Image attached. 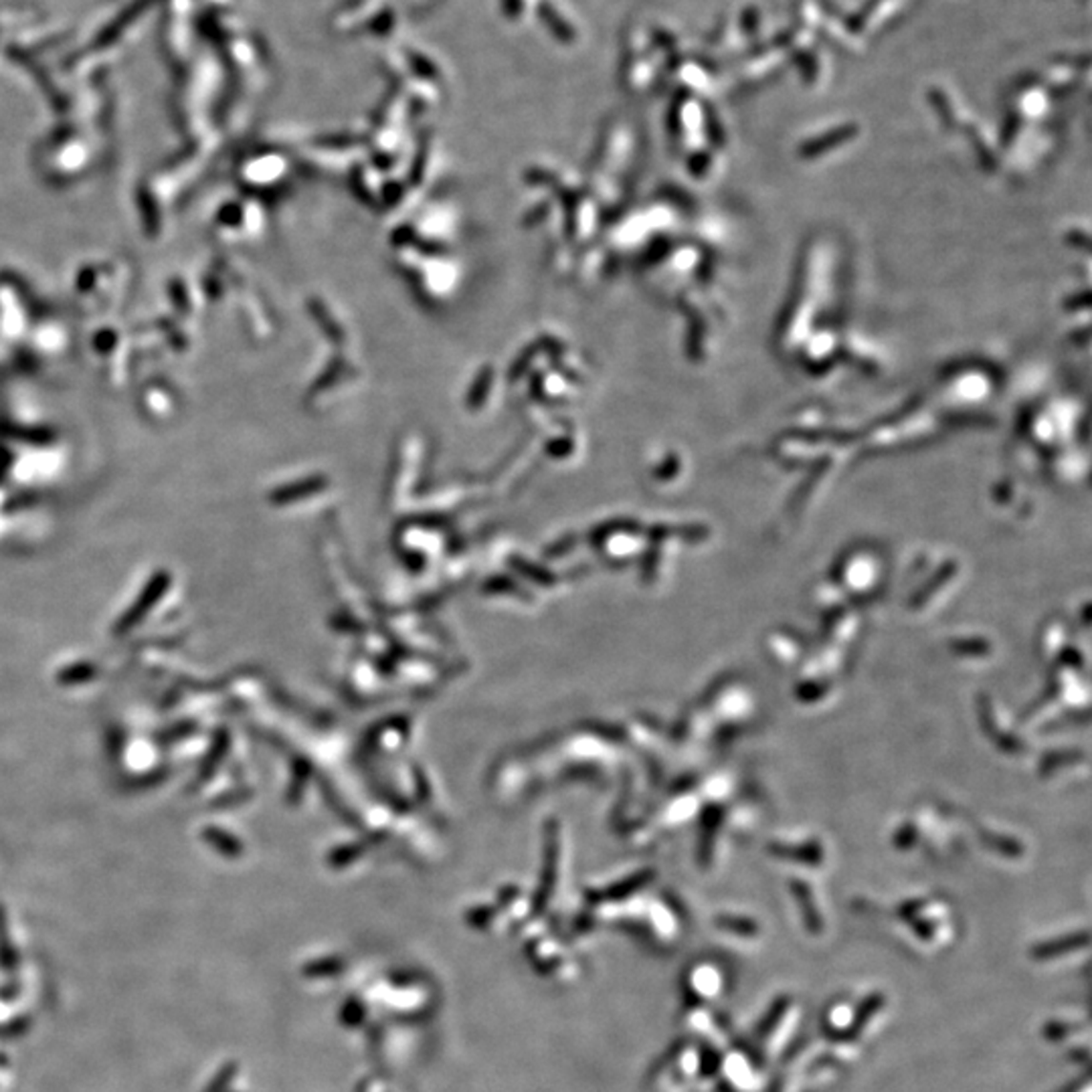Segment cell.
<instances>
[{
  "label": "cell",
  "instance_id": "ba28073f",
  "mask_svg": "<svg viewBox=\"0 0 1092 1092\" xmlns=\"http://www.w3.org/2000/svg\"><path fill=\"white\" fill-rule=\"evenodd\" d=\"M795 892H797V896H799V904H801V907H804V911H806V923H808L809 931H811V933H822V920H819V914H815V911H813V907H811V900H809L808 891L804 889V886H801V889H797V886H795Z\"/></svg>",
  "mask_w": 1092,
  "mask_h": 1092
},
{
  "label": "cell",
  "instance_id": "8992f818",
  "mask_svg": "<svg viewBox=\"0 0 1092 1092\" xmlns=\"http://www.w3.org/2000/svg\"><path fill=\"white\" fill-rule=\"evenodd\" d=\"M193 732H197V723L186 721V723H178V724H173L170 728L162 730L157 741L162 745H173V743H178L182 739H189Z\"/></svg>",
  "mask_w": 1092,
  "mask_h": 1092
},
{
  "label": "cell",
  "instance_id": "3957f363",
  "mask_svg": "<svg viewBox=\"0 0 1092 1092\" xmlns=\"http://www.w3.org/2000/svg\"><path fill=\"white\" fill-rule=\"evenodd\" d=\"M227 745H229L227 732H225V730L217 732L215 739H213V745H211V748H209V755L204 757V759L200 761V765H199V773H197L195 785H200L202 781H207V779L215 773L219 763L223 761V757H225V753H227Z\"/></svg>",
  "mask_w": 1092,
  "mask_h": 1092
},
{
  "label": "cell",
  "instance_id": "52a82bcc",
  "mask_svg": "<svg viewBox=\"0 0 1092 1092\" xmlns=\"http://www.w3.org/2000/svg\"><path fill=\"white\" fill-rule=\"evenodd\" d=\"M719 927H723L728 933H735L741 936H755L757 934V925L750 923L746 918H730V916H721L719 918Z\"/></svg>",
  "mask_w": 1092,
  "mask_h": 1092
},
{
  "label": "cell",
  "instance_id": "30bf717a",
  "mask_svg": "<svg viewBox=\"0 0 1092 1092\" xmlns=\"http://www.w3.org/2000/svg\"><path fill=\"white\" fill-rule=\"evenodd\" d=\"M788 1005H789V999H779V1001L775 1003V1008L769 1012V1016H766V1018L761 1021V1028H759V1034H761V1036L773 1030L775 1023L781 1019L783 1012L788 1010Z\"/></svg>",
  "mask_w": 1092,
  "mask_h": 1092
},
{
  "label": "cell",
  "instance_id": "277c9868",
  "mask_svg": "<svg viewBox=\"0 0 1092 1092\" xmlns=\"http://www.w3.org/2000/svg\"><path fill=\"white\" fill-rule=\"evenodd\" d=\"M97 678V668L90 662H77V663H70L67 668H63L57 676V682L61 686H79V684H88V682Z\"/></svg>",
  "mask_w": 1092,
  "mask_h": 1092
},
{
  "label": "cell",
  "instance_id": "7a4b0ae2",
  "mask_svg": "<svg viewBox=\"0 0 1092 1092\" xmlns=\"http://www.w3.org/2000/svg\"><path fill=\"white\" fill-rule=\"evenodd\" d=\"M1086 945H1088V934H1086V933H1082V934H1070V936H1064V938H1054V941L1036 945L1034 951H1032V955H1034L1036 959H1052V957H1058V955L1070 953V951H1074V949H1082V947H1086Z\"/></svg>",
  "mask_w": 1092,
  "mask_h": 1092
},
{
  "label": "cell",
  "instance_id": "8fae6325",
  "mask_svg": "<svg viewBox=\"0 0 1092 1092\" xmlns=\"http://www.w3.org/2000/svg\"><path fill=\"white\" fill-rule=\"evenodd\" d=\"M1072 1032H1079V1026H1072V1023H1050L1044 1030V1036L1048 1040H1058V1038H1064Z\"/></svg>",
  "mask_w": 1092,
  "mask_h": 1092
},
{
  "label": "cell",
  "instance_id": "9c48e42d",
  "mask_svg": "<svg viewBox=\"0 0 1092 1092\" xmlns=\"http://www.w3.org/2000/svg\"><path fill=\"white\" fill-rule=\"evenodd\" d=\"M880 1005H884V998H882L880 994H874L872 998H868V999L862 1003V1008L858 1010V1014H856V1018H854V1032L862 1030L864 1023L874 1016V1012L880 1008Z\"/></svg>",
  "mask_w": 1092,
  "mask_h": 1092
},
{
  "label": "cell",
  "instance_id": "5b68a950",
  "mask_svg": "<svg viewBox=\"0 0 1092 1092\" xmlns=\"http://www.w3.org/2000/svg\"><path fill=\"white\" fill-rule=\"evenodd\" d=\"M202 840L211 844L217 851L225 856H237L239 854V842L225 831V830H219V828H204L202 830Z\"/></svg>",
  "mask_w": 1092,
  "mask_h": 1092
},
{
  "label": "cell",
  "instance_id": "6da1fadb",
  "mask_svg": "<svg viewBox=\"0 0 1092 1092\" xmlns=\"http://www.w3.org/2000/svg\"><path fill=\"white\" fill-rule=\"evenodd\" d=\"M170 585H173V575H170L168 571H158V573L152 575L148 578V583L144 585V589L140 591V595L136 597L132 605L126 609L124 616L117 618V621L114 625V636L122 638V636L130 634L134 627H138L146 620L148 613L160 603V599L166 595Z\"/></svg>",
  "mask_w": 1092,
  "mask_h": 1092
}]
</instances>
